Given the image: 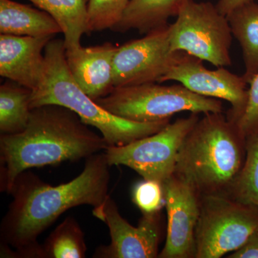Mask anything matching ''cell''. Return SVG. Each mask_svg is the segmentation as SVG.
Masks as SVG:
<instances>
[{"instance_id":"5bb4252c","label":"cell","mask_w":258,"mask_h":258,"mask_svg":"<svg viewBox=\"0 0 258 258\" xmlns=\"http://www.w3.org/2000/svg\"><path fill=\"white\" fill-rule=\"evenodd\" d=\"M118 47L110 42L66 50V59L73 78L93 100L111 92L113 86V57Z\"/></svg>"},{"instance_id":"603a6c76","label":"cell","mask_w":258,"mask_h":258,"mask_svg":"<svg viewBox=\"0 0 258 258\" xmlns=\"http://www.w3.org/2000/svg\"><path fill=\"white\" fill-rule=\"evenodd\" d=\"M132 200L143 215L159 214L165 206L164 186L158 181L145 180L134 185Z\"/></svg>"},{"instance_id":"7c38bea8","label":"cell","mask_w":258,"mask_h":258,"mask_svg":"<svg viewBox=\"0 0 258 258\" xmlns=\"http://www.w3.org/2000/svg\"><path fill=\"white\" fill-rule=\"evenodd\" d=\"M164 186L167 212L165 245L159 258H195V230L200 215V194L173 174Z\"/></svg>"},{"instance_id":"d6986e66","label":"cell","mask_w":258,"mask_h":258,"mask_svg":"<svg viewBox=\"0 0 258 258\" xmlns=\"http://www.w3.org/2000/svg\"><path fill=\"white\" fill-rule=\"evenodd\" d=\"M32 90L10 81L0 86V132L1 134L23 132L30 118Z\"/></svg>"},{"instance_id":"ac0fdd59","label":"cell","mask_w":258,"mask_h":258,"mask_svg":"<svg viewBox=\"0 0 258 258\" xmlns=\"http://www.w3.org/2000/svg\"><path fill=\"white\" fill-rule=\"evenodd\" d=\"M232 35L240 43L243 57V78L249 83L258 71V4L251 2L227 15Z\"/></svg>"},{"instance_id":"2e32d148","label":"cell","mask_w":258,"mask_h":258,"mask_svg":"<svg viewBox=\"0 0 258 258\" xmlns=\"http://www.w3.org/2000/svg\"><path fill=\"white\" fill-rule=\"evenodd\" d=\"M187 0H131L121 19L111 31L125 32L136 30L147 34L167 26L168 20L176 17Z\"/></svg>"},{"instance_id":"e0dca14e","label":"cell","mask_w":258,"mask_h":258,"mask_svg":"<svg viewBox=\"0 0 258 258\" xmlns=\"http://www.w3.org/2000/svg\"><path fill=\"white\" fill-rule=\"evenodd\" d=\"M52 17L62 29L66 50L81 47V39L90 33L88 0H29Z\"/></svg>"},{"instance_id":"6da1fadb","label":"cell","mask_w":258,"mask_h":258,"mask_svg":"<svg viewBox=\"0 0 258 258\" xmlns=\"http://www.w3.org/2000/svg\"><path fill=\"white\" fill-rule=\"evenodd\" d=\"M110 167L102 152L87 158L82 172L64 184L52 186L30 171L20 174L0 226L1 257L42 258L37 238L60 215L81 205L96 208L109 196Z\"/></svg>"},{"instance_id":"ba28073f","label":"cell","mask_w":258,"mask_h":258,"mask_svg":"<svg viewBox=\"0 0 258 258\" xmlns=\"http://www.w3.org/2000/svg\"><path fill=\"white\" fill-rule=\"evenodd\" d=\"M200 119L198 113L169 123L157 133L105 149L110 166H125L145 180L161 184L174 174L180 146Z\"/></svg>"},{"instance_id":"8fae6325","label":"cell","mask_w":258,"mask_h":258,"mask_svg":"<svg viewBox=\"0 0 258 258\" xmlns=\"http://www.w3.org/2000/svg\"><path fill=\"white\" fill-rule=\"evenodd\" d=\"M176 81L201 96L225 100L230 103L228 119L237 123L243 115L248 98V83L243 76L232 74L223 67L210 70L203 60L187 55L160 80V82Z\"/></svg>"},{"instance_id":"3957f363","label":"cell","mask_w":258,"mask_h":258,"mask_svg":"<svg viewBox=\"0 0 258 258\" xmlns=\"http://www.w3.org/2000/svg\"><path fill=\"white\" fill-rule=\"evenodd\" d=\"M246 138L222 113H205L185 137L174 175L200 195H228L243 166Z\"/></svg>"},{"instance_id":"7a4b0ae2","label":"cell","mask_w":258,"mask_h":258,"mask_svg":"<svg viewBox=\"0 0 258 258\" xmlns=\"http://www.w3.org/2000/svg\"><path fill=\"white\" fill-rule=\"evenodd\" d=\"M88 126L63 106L32 108L23 132L0 137L2 191L10 194L18 176L32 168L79 161L104 152L109 146Z\"/></svg>"},{"instance_id":"ffe728a7","label":"cell","mask_w":258,"mask_h":258,"mask_svg":"<svg viewBox=\"0 0 258 258\" xmlns=\"http://www.w3.org/2000/svg\"><path fill=\"white\" fill-rule=\"evenodd\" d=\"M41 247L42 258H84L87 251L84 232L71 216L51 232Z\"/></svg>"},{"instance_id":"cb8c5ba5","label":"cell","mask_w":258,"mask_h":258,"mask_svg":"<svg viewBox=\"0 0 258 258\" xmlns=\"http://www.w3.org/2000/svg\"><path fill=\"white\" fill-rule=\"evenodd\" d=\"M249 85L245 110L236 123L245 138L258 129V71Z\"/></svg>"},{"instance_id":"d4e9b609","label":"cell","mask_w":258,"mask_h":258,"mask_svg":"<svg viewBox=\"0 0 258 258\" xmlns=\"http://www.w3.org/2000/svg\"><path fill=\"white\" fill-rule=\"evenodd\" d=\"M227 257L258 258V227L240 248L232 252Z\"/></svg>"},{"instance_id":"30bf717a","label":"cell","mask_w":258,"mask_h":258,"mask_svg":"<svg viewBox=\"0 0 258 258\" xmlns=\"http://www.w3.org/2000/svg\"><path fill=\"white\" fill-rule=\"evenodd\" d=\"M93 215L108 226L111 242L96 249L93 257L155 258L160 240L159 215H146L134 227L120 215L116 204L108 196L93 208Z\"/></svg>"},{"instance_id":"5b68a950","label":"cell","mask_w":258,"mask_h":258,"mask_svg":"<svg viewBox=\"0 0 258 258\" xmlns=\"http://www.w3.org/2000/svg\"><path fill=\"white\" fill-rule=\"evenodd\" d=\"M95 101L112 114L144 123L170 120L180 112L205 114L223 113L224 109L220 100L197 94L181 84L150 83L114 87Z\"/></svg>"},{"instance_id":"9c48e42d","label":"cell","mask_w":258,"mask_h":258,"mask_svg":"<svg viewBox=\"0 0 258 258\" xmlns=\"http://www.w3.org/2000/svg\"><path fill=\"white\" fill-rule=\"evenodd\" d=\"M189 54L171 50L169 25L118 47L113 57V86L159 83Z\"/></svg>"},{"instance_id":"7402d4cb","label":"cell","mask_w":258,"mask_h":258,"mask_svg":"<svg viewBox=\"0 0 258 258\" xmlns=\"http://www.w3.org/2000/svg\"><path fill=\"white\" fill-rule=\"evenodd\" d=\"M131 0H88L89 32L111 30L120 21Z\"/></svg>"},{"instance_id":"52a82bcc","label":"cell","mask_w":258,"mask_h":258,"mask_svg":"<svg viewBox=\"0 0 258 258\" xmlns=\"http://www.w3.org/2000/svg\"><path fill=\"white\" fill-rule=\"evenodd\" d=\"M232 33L227 16L210 2L187 0L169 25L171 50L184 52L216 67L232 64Z\"/></svg>"},{"instance_id":"484cf974","label":"cell","mask_w":258,"mask_h":258,"mask_svg":"<svg viewBox=\"0 0 258 258\" xmlns=\"http://www.w3.org/2000/svg\"><path fill=\"white\" fill-rule=\"evenodd\" d=\"M253 1L254 0H219L216 7L221 14L227 16L239 7Z\"/></svg>"},{"instance_id":"9a60e30c","label":"cell","mask_w":258,"mask_h":258,"mask_svg":"<svg viewBox=\"0 0 258 258\" xmlns=\"http://www.w3.org/2000/svg\"><path fill=\"white\" fill-rule=\"evenodd\" d=\"M0 32L16 36H55L62 32L46 12L13 0H0Z\"/></svg>"},{"instance_id":"277c9868","label":"cell","mask_w":258,"mask_h":258,"mask_svg":"<svg viewBox=\"0 0 258 258\" xmlns=\"http://www.w3.org/2000/svg\"><path fill=\"white\" fill-rule=\"evenodd\" d=\"M41 79L30 98V108L57 105L75 112L86 124L101 132L108 146H123L157 133L170 120L133 121L112 114L79 87L70 72L64 40L52 38L44 50Z\"/></svg>"},{"instance_id":"8992f818","label":"cell","mask_w":258,"mask_h":258,"mask_svg":"<svg viewBox=\"0 0 258 258\" xmlns=\"http://www.w3.org/2000/svg\"><path fill=\"white\" fill-rule=\"evenodd\" d=\"M257 227V207L227 195H200L195 258H220L234 252Z\"/></svg>"},{"instance_id":"44dd1931","label":"cell","mask_w":258,"mask_h":258,"mask_svg":"<svg viewBox=\"0 0 258 258\" xmlns=\"http://www.w3.org/2000/svg\"><path fill=\"white\" fill-rule=\"evenodd\" d=\"M228 195L241 203L258 208V129L246 138L243 166Z\"/></svg>"},{"instance_id":"4fadbf2b","label":"cell","mask_w":258,"mask_h":258,"mask_svg":"<svg viewBox=\"0 0 258 258\" xmlns=\"http://www.w3.org/2000/svg\"><path fill=\"white\" fill-rule=\"evenodd\" d=\"M54 36L0 35V76L34 90L41 79L45 47Z\"/></svg>"}]
</instances>
